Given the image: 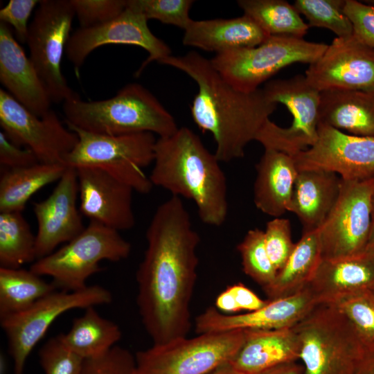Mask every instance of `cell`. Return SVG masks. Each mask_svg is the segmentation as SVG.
Returning <instances> with one entry per match:
<instances>
[{
    "label": "cell",
    "instance_id": "1",
    "mask_svg": "<svg viewBox=\"0 0 374 374\" xmlns=\"http://www.w3.org/2000/svg\"><path fill=\"white\" fill-rule=\"evenodd\" d=\"M145 238L136 274V303L153 344H162L189 332L200 238L181 199L172 196L156 209Z\"/></svg>",
    "mask_w": 374,
    "mask_h": 374
},
{
    "label": "cell",
    "instance_id": "2",
    "mask_svg": "<svg viewBox=\"0 0 374 374\" xmlns=\"http://www.w3.org/2000/svg\"><path fill=\"white\" fill-rule=\"evenodd\" d=\"M160 64L184 72L196 82L198 91L190 106L191 116L202 132L212 134L216 144L215 154L220 162L243 157L247 145L256 140L277 108L262 89L244 92L233 87L211 60L196 51L170 55Z\"/></svg>",
    "mask_w": 374,
    "mask_h": 374
},
{
    "label": "cell",
    "instance_id": "3",
    "mask_svg": "<svg viewBox=\"0 0 374 374\" xmlns=\"http://www.w3.org/2000/svg\"><path fill=\"white\" fill-rule=\"evenodd\" d=\"M220 161L188 127L158 138L154 166L149 176L153 186L172 196L192 200L204 223L220 226L228 215L227 184Z\"/></svg>",
    "mask_w": 374,
    "mask_h": 374
},
{
    "label": "cell",
    "instance_id": "4",
    "mask_svg": "<svg viewBox=\"0 0 374 374\" xmlns=\"http://www.w3.org/2000/svg\"><path fill=\"white\" fill-rule=\"evenodd\" d=\"M66 124L106 135L151 132L167 137L179 129L175 118L145 87L130 83L108 99L85 101L77 93L63 103Z\"/></svg>",
    "mask_w": 374,
    "mask_h": 374
},
{
    "label": "cell",
    "instance_id": "5",
    "mask_svg": "<svg viewBox=\"0 0 374 374\" xmlns=\"http://www.w3.org/2000/svg\"><path fill=\"white\" fill-rule=\"evenodd\" d=\"M292 328L305 374H354L364 347L335 304H317Z\"/></svg>",
    "mask_w": 374,
    "mask_h": 374
},
{
    "label": "cell",
    "instance_id": "6",
    "mask_svg": "<svg viewBox=\"0 0 374 374\" xmlns=\"http://www.w3.org/2000/svg\"><path fill=\"white\" fill-rule=\"evenodd\" d=\"M78 141L66 156V166L100 168L141 194L153 185L143 171L154 159L157 139L151 132L106 135L89 132L66 124Z\"/></svg>",
    "mask_w": 374,
    "mask_h": 374
},
{
    "label": "cell",
    "instance_id": "7",
    "mask_svg": "<svg viewBox=\"0 0 374 374\" xmlns=\"http://www.w3.org/2000/svg\"><path fill=\"white\" fill-rule=\"evenodd\" d=\"M131 244L118 231L89 220L84 231L51 254L35 260L30 269L39 276L52 278L60 290L79 291L86 288L87 279L102 268V260L118 262L128 258Z\"/></svg>",
    "mask_w": 374,
    "mask_h": 374
},
{
    "label": "cell",
    "instance_id": "8",
    "mask_svg": "<svg viewBox=\"0 0 374 374\" xmlns=\"http://www.w3.org/2000/svg\"><path fill=\"white\" fill-rule=\"evenodd\" d=\"M327 46L303 38L271 35L258 46L217 53L211 62L233 87L253 92L287 66L316 62Z\"/></svg>",
    "mask_w": 374,
    "mask_h": 374
},
{
    "label": "cell",
    "instance_id": "9",
    "mask_svg": "<svg viewBox=\"0 0 374 374\" xmlns=\"http://www.w3.org/2000/svg\"><path fill=\"white\" fill-rule=\"evenodd\" d=\"M244 330L177 338L139 351L137 374H208L227 364L244 339Z\"/></svg>",
    "mask_w": 374,
    "mask_h": 374
},
{
    "label": "cell",
    "instance_id": "10",
    "mask_svg": "<svg viewBox=\"0 0 374 374\" xmlns=\"http://www.w3.org/2000/svg\"><path fill=\"white\" fill-rule=\"evenodd\" d=\"M262 89L271 103H281L287 107L292 121L284 127L269 118L255 141L265 149L291 157L313 145L319 135L320 92L307 82L304 75L269 81Z\"/></svg>",
    "mask_w": 374,
    "mask_h": 374
},
{
    "label": "cell",
    "instance_id": "11",
    "mask_svg": "<svg viewBox=\"0 0 374 374\" xmlns=\"http://www.w3.org/2000/svg\"><path fill=\"white\" fill-rule=\"evenodd\" d=\"M112 301L111 292L98 285L74 292L55 290L28 308L0 319L14 374H24L28 355L58 317L73 309L109 304Z\"/></svg>",
    "mask_w": 374,
    "mask_h": 374
},
{
    "label": "cell",
    "instance_id": "12",
    "mask_svg": "<svg viewBox=\"0 0 374 374\" xmlns=\"http://www.w3.org/2000/svg\"><path fill=\"white\" fill-rule=\"evenodd\" d=\"M75 16L70 0H42L29 25V58L55 103L77 94L61 70Z\"/></svg>",
    "mask_w": 374,
    "mask_h": 374
},
{
    "label": "cell",
    "instance_id": "13",
    "mask_svg": "<svg viewBox=\"0 0 374 374\" xmlns=\"http://www.w3.org/2000/svg\"><path fill=\"white\" fill-rule=\"evenodd\" d=\"M374 178L341 179L337 200L318 229L322 259L366 252L372 222Z\"/></svg>",
    "mask_w": 374,
    "mask_h": 374
},
{
    "label": "cell",
    "instance_id": "14",
    "mask_svg": "<svg viewBox=\"0 0 374 374\" xmlns=\"http://www.w3.org/2000/svg\"><path fill=\"white\" fill-rule=\"evenodd\" d=\"M0 125L13 143L31 150L42 163L65 165V158L78 141L76 133L62 124L55 111L37 116L2 89Z\"/></svg>",
    "mask_w": 374,
    "mask_h": 374
},
{
    "label": "cell",
    "instance_id": "15",
    "mask_svg": "<svg viewBox=\"0 0 374 374\" xmlns=\"http://www.w3.org/2000/svg\"><path fill=\"white\" fill-rule=\"evenodd\" d=\"M148 21L142 14L127 6L119 16L107 23L87 28H80L68 42L65 52L67 59L78 69L88 55L101 46H137L149 54L136 73L139 76L149 64L154 61L160 63L172 53L169 46L152 33Z\"/></svg>",
    "mask_w": 374,
    "mask_h": 374
},
{
    "label": "cell",
    "instance_id": "16",
    "mask_svg": "<svg viewBox=\"0 0 374 374\" xmlns=\"http://www.w3.org/2000/svg\"><path fill=\"white\" fill-rule=\"evenodd\" d=\"M293 158L298 170L329 171L346 180L374 178V137L351 135L320 123L315 143Z\"/></svg>",
    "mask_w": 374,
    "mask_h": 374
},
{
    "label": "cell",
    "instance_id": "17",
    "mask_svg": "<svg viewBox=\"0 0 374 374\" xmlns=\"http://www.w3.org/2000/svg\"><path fill=\"white\" fill-rule=\"evenodd\" d=\"M307 82L319 92L331 89L374 92V50L353 35L335 37L305 71Z\"/></svg>",
    "mask_w": 374,
    "mask_h": 374
},
{
    "label": "cell",
    "instance_id": "18",
    "mask_svg": "<svg viewBox=\"0 0 374 374\" xmlns=\"http://www.w3.org/2000/svg\"><path fill=\"white\" fill-rule=\"evenodd\" d=\"M78 194L76 170L68 166L52 193L42 201L33 202L38 224L37 260L51 254L59 244L69 242L84 231L82 214L77 206Z\"/></svg>",
    "mask_w": 374,
    "mask_h": 374
},
{
    "label": "cell",
    "instance_id": "19",
    "mask_svg": "<svg viewBox=\"0 0 374 374\" xmlns=\"http://www.w3.org/2000/svg\"><path fill=\"white\" fill-rule=\"evenodd\" d=\"M309 288L292 295L269 300L262 308L240 314H228L210 307L195 321L197 334L233 330H278L291 328L317 305Z\"/></svg>",
    "mask_w": 374,
    "mask_h": 374
},
{
    "label": "cell",
    "instance_id": "20",
    "mask_svg": "<svg viewBox=\"0 0 374 374\" xmlns=\"http://www.w3.org/2000/svg\"><path fill=\"white\" fill-rule=\"evenodd\" d=\"M75 168L81 214L118 231L134 227V189L100 168Z\"/></svg>",
    "mask_w": 374,
    "mask_h": 374
},
{
    "label": "cell",
    "instance_id": "21",
    "mask_svg": "<svg viewBox=\"0 0 374 374\" xmlns=\"http://www.w3.org/2000/svg\"><path fill=\"white\" fill-rule=\"evenodd\" d=\"M0 82L13 98L37 116L51 109L50 96L33 64L13 36L0 23Z\"/></svg>",
    "mask_w": 374,
    "mask_h": 374
},
{
    "label": "cell",
    "instance_id": "22",
    "mask_svg": "<svg viewBox=\"0 0 374 374\" xmlns=\"http://www.w3.org/2000/svg\"><path fill=\"white\" fill-rule=\"evenodd\" d=\"M308 287L318 303H335L345 297L374 291V256L368 252L321 259Z\"/></svg>",
    "mask_w": 374,
    "mask_h": 374
},
{
    "label": "cell",
    "instance_id": "23",
    "mask_svg": "<svg viewBox=\"0 0 374 374\" xmlns=\"http://www.w3.org/2000/svg\"><path fill=\"white\" fill-rule=\"evenodd\" d=\"M244 332L242 346L227 363L240 374H257L299 359L300 346L292 328Z\"/></svg>",
    "mask_w": 374,
    "mask_h": 374
},
{
    "label": "cell",
    "instance_id": "24",
    "mask_svg": "<svg viewBox=\"0 0 374 374\" xmlns=\"http://www.w3.org/2000/svg\"><path fill=\"white\" fill-rule=\"evenodd\" d=\"M269 36L253 19L243 15L231 19H192L184 29L182 43L217 54L258 46Z\"/></svg>",
    "mask_w": 374,
    "mask_h": 374
},
{
    "label": "cell",
    "instance_id": "25",
    "mask_svg": "<svg viewBox=\"0 0 374 374\" xmlns=\"http://www.w3.org/2000/svg\"><path fill=\"white\" fill-rule=\"evenodd\" d=\"M341 178L321 170H299L287 211L299 219L303 232L319 229L333 208Z\"/></svg>",
    "mask_w": 374,
    "mask_h": 374
},
{
    "label": "cell",
    "instance_id": "26",
    "mask_svg": "<svg viewBox=\"0 0 374 374\" xmlns=\"http://www.w3.org/2000/svg\"><path fill=\"white\" fill-rule=\"evenodd\" d=\"M256 170L254 204L263 213L280 217L287 211L299 172L293 157L265 149Z\"/></svg>",
    "mask_w": 374,
    "mask_h": 374
},
{
    "label": "cell",
    "instance_id": "27",
    "mask_svg": "<svg viewBox=\"0 0 374 374\" xmlns=\"http://www.w3.org/2000/svg\"><path fill=\"white\" fill-rule=\"evenodd\" d=\"M319 116V124L351 135L374 137V92L344 89L320 91Z\"/></svg>",
    "mask_w": 374,
    "mask_h": 374
},
{
    "label": "cell",
    "instance_id": "28",
    "mask_svg": "<svg viewBox=\"0 0 374 374\" xmlns=\"http://www.w3.org/2000/svg\"><path fill=\"white\" fill-rule=\"evenodd\" d=\"M321 259L318 229L303 232L285 264L277 271L273 283L263 289L269 300L292 295L307 287Z\"/></svg>",
    "mask_w": 374,
    "mask_h": 374
},
{
    "label": "cell",
    "instance_id": "29",
    "mask_svg": "<svg viewBox=\"0 0 374 374\" xmlns=\"http://www.w3.org/2000/svg\"><path fill=\"white\" fill-rule=\"evenodd\" d=\"M67 167L38 163L25 168L5 169L0 177V213L21 212L35 193L59 181Z\"/></svg>",
    "mask_w": 374,
    "mask_h": 374
},
{
    "label": "cell",
    "instance_id": "30",
    "mask_svg": "<svg viewBox=\"0 0 374 374\" xmlns=\"http://www.w3.org/2000/svg\"><path fill=\"white\" fill-rule=\"evenodd\" d=\"M73 319L71 328L60 335L64 345L84 359L100 356L115 346L121 339L120 327L101 317L94 307Z\"/></svg>",
    "mask_w": 374,
    "mask_h": 374
},
{
    "label": "cell",
    "instance_id": "31",
    "mask_svg": "<svg viewBox=\"0 0 374 374\" xmlns=\"http://www.w3.org/2000/svg\"><path fill=\"white\" fill-rule=\"evenodd\" d=\"M56 289L30 269L0 267V319L28 308Z\"/></svg>",
    "mask_w": 374,
    "mask_h": 374
},
{
    "label": "cell",
    "instance_id": "32",
    "mask_svg": "<svg viewBox=\"0 0 374 374\" xmlns=\"http://www.w3.org/2000/svg\"><path fill=\"white\" fill-rule=\"evenodd\" d=\"M244 15L253 19L267 34L303 38L310 28L294 5L284 0H238Z\"/></svg>",
    "mask_w": 374,
    "mask_h": 374
},
{
    "label": "cell",
    "instance_id": "33",
    "mask_svg": "<svg viewBox=\"0 0 374 374\" xmlns=\"http://www.w3.org/2000/svg\"><path fill=\"white\" fill-rule=\"evenodd\" d=\"M35 260V235L21 212L0 213V267L18 269Z\"/></svg>",
    "mask_w": 374,
    "mask_h": 374
},
{
    "label": "cell",
    "instance_id": "34",
    "mask_svg": "<svg viewBox=\"0 0 374 374\" xmlns=\"http://www.w3.org/2000/svg\"><path fill=\"white\" fill-rule=\"evenodd\" d=\"M346 0H296L294 6L310 27L324 28L337 37L353 35V26L344 11Z\"/></svg>",
    "mask_w": 374,
    "mask_h": 374
},
{
    "label": "cell",
    "instance_id": "35",
    "mask_svg": "<svg viewBox=\"0 0 374 374\" xmlns=\"http://www.w3.org/2000/svg\"><path fill=\"white\" fill-rule=\"evenodd\" d=\"M237 249L244 272L263 289L270 285L277 274L265 244L264 231L249 230Z\"/></svg>",
    "mask_w": 374,
    "mask_h": 374
},
{
    "label": "cell",
    "instance_id": "36",
    "mask_svg": "<svg viewBox=\"0 0 374 374\" xmlns=\"http://www.w3.org/2000/svg\"><path fill=\"white\" fill-rule=\"evenodd\" d=\"M335 305L349 321L364 348L374 346V295L364 292L349 296Z\"/></svg>",
    "mask_w": 374,
    "mask_h": 374
},
{
    "label": "cell",
    "instance_id": "37",
    "mask_svg": "<svg viewBox=\"0 0 374 374\" xmlns=\"http://www.w3.org/2000/svg\"><path fill=\"white\" fill-rule=\"evenodd\" d=\"M192 0H127V6L142 14L148 20L156 19L185 29L192 19Z\"/></svg>",
    "mask_w": 374,
    "mask_h": 374
},
{
    "label": "cell",
    "instance_id": "38",
    "mask_svg": "<svg viewBox=\"0 0 374 374\" xmlns=\"http://www.w3.org/2000/svg\"><path fill=\"white\" fill-rule=\"evenodd\" d=\"M39 360L45 374H80L84 361L64 345L60 335L42 346Z\"/></svg>",
    "mask_w": 374,
    "mask_h": 374
},
{
    "label": "cell",
    "instance_id": "39",
    "mask_svg": "<svg viewBox=\"0 0 374 374\" xmlns=\"http://www.w3.org/2000/svg\"><path fill=\"white\" fill-rule=\"evenodd\" d=\"M80 28H87L107 23L119 16L127 0H70Z\"/></svg>",
    "mask_w": 374,
    "mask_h": 374
},
{
    "label": "cell",
    "instance_id": "40",
    "mask_svg": "<svg viewBox=\"0 0 374 374\" xmlns=\"http://www.w3.org/2000/svg\"><path fill=\"white\" fill-rule=\"evenodd\" d=\"M264 238L269 257L278 271L284 266L295 246L292 240L290 220L280 217L269 221Z\"/></svg>",
    "mask_w": 374,
    "mask_h": 374
},
{
    "label": "cell",
    "instance_id": "41",
    "mask_svg": "<svg viewBox=\"0 0 374 374\" xmlns=\"http://www.w3.org/2000/svg\"><path fill=\"white\" fill-rule=\"evenodd\" d=\"M135 368L134 356L115 346L100 356L84 359L80 374H133Z\"/></svg>",
    "mask_w": 374,
    "mask_h": 374
},
{
    "label": "cell",
    "instance_id": "42",
    "mask_svg": "<svg viewBox=\"0 0 374 374\" xmlns=\"http://www.w3.org/2000/svg\"><path fill=\"white\" fill-rule=\"evenodd\" d=\"M344 11L352 24L353 35L374 50V4L346 0Z\"/></svg>",
    "mask_w": 374,
    "mask_h": 374
},
{
    "label": "cell",
    "instance_id": "43",
    "mask_svg": "<svg viewBox=\"0 0 374 374\" xmlns=\"http://www.w3.org/2000/svg\"><path fill=\"white\" fill-rule=\"evenodd\" d=\"M37 0H10L0 10V21L13 28L16 38L20 43H26L29 25L28 21Z\"/></svg>",
    "mask_w": 374,
    "mask_h": 374
},
{
    "label": "cell",
    "instance_id": "44",
    "mask_svg": "<svg viewBox=\"0 0 374 374\" xmlns=\"http://www.w3.org/2000/svg\"><path fill=\"white\" fill-rule=\"evenodd\" d=\"M39 163L34 152L13 143L0 132V164L4 169L25 168Z\"/></svg>",
    "mask_w": 374,
    "mask_h": 374
},
{
    "label": "cell",
    "instance_id": "45",
    "mask_svg": "<svg viewBox=\"0 0 374 374\" xmlns=\"http://www.w3.org/2000/svg\"><path fill=\"white\" fill-rule=\"evenodd\" d=\"M233 293L240 310L253 312L264 307L268 300H262L242 283H237L229 287Z\"/></svg>",
    "mask_w": 374,
    "mask_h": 374
},
{
    "label": "cell",
    "instance_id": "46",
    "mask_svg": "<svg viewBox=\"0 0 374 374\" xmlns=\"http://www.w3.org/2000/svg\"><path fill=\"white\" fill-rule=\"evenodd\" d=\"M215 305L219 311L224 313H233L240 310L229 287L217 296Z\"/></svg>",
    "mask_w": 374,
    "mask_h": 374
},
{
    "label": "cell",
    "instance_id": "47",
    "mask_svg": "<svg viewBox=\"0 0 374 374\" xmlns=\"http://www.w3.org/2000/svg\"><path fill=\"white\" fill-rule=\"evenodd\" d=\"M354 374H374V346L364 348Z\"/></svg>",
    "mask_w": 374,
    "mask_h": 374
},
{
    "label": "cell",
    "instance_id": "48",
    "mask_svg": "<svg viewBox=\"0 0 374 374\" xmlns=\"http://www.w3.org/2000/svg\"><path fill=\"white\" fill-rule=\"evenodd\" d=\"M257 374H305L303 366L296 362L282 364Z\"/></svg>",
    "mask_w": 374,
    "mask_h": 374
},
{
    "label": "cell",
    "instance_id": "49",
    "mask_svg": "<svg viewBox=\"0 0 374 374\" xmlns=\"http://www.w3.org/2000/svg\"><path fill=\"white\" fill-rule=\"evenodd\" d=\"M366 252H368L374 256V197L373 203L371 229Z\"/></svg>",
    "mask_w": 374,
    "mask_h": 374
},
{
    "label": "cell",
    "instance_id": "50",
    "mask_svg": "<svg viewBox=\"0 0 374 374\" xmlns=\"http://www.w3.org/2000/svg\"><path fill=\"white\" fill-rule=\"evenodd\" d=\"M208 374H240V373L235 371L227 364H226Z\"/></svg>",
    "mask_w": 374,
    "mask_h": 374
},
{
    "label": "cell",
    "instance_id": "51",
    "mask_svg": "<svg viewBox=\"0 0 374 374\" xmlns=\"http://www.w3.org/2000/svg\"><path fill=\"white\" fill-rule=\"evenodd\" d=\"M133 374H137V373H136V370L134 371V373H133Z\"/></svg>",
    "mask_w": 374,
    "mask_h": 374
},
{
    "label": "cell",
    "instance_id": "52",
    "mask_svg": "<svg viewBox=\"0 0 374 374\" xmlns=\"http://www.w3.org/2000/svg\"><path fill=\"white\" fill-rule=\"evenodd\" d=\"M372 293H373V294L374 295V291H373Z\"/></svg>",
    "mask_w": 374,
    "mask_h": 374
}]
</instances>
